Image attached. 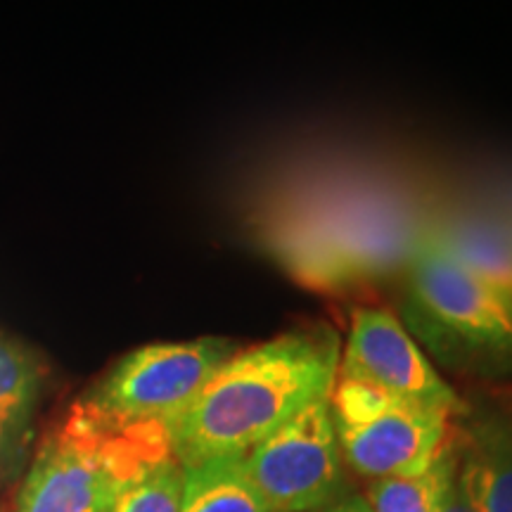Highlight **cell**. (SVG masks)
I'll list each match as a JSON object with an SVG mask.
<instances>
[{
    "instance_id": "5",
    "label": "cell",
    "mask_w": 512,
    "mask_h": 512,
    "mask_svg": "<svg viewBox=\"0 0 512 512\" xmlns=\"http://www.w3.org/2000/svg\"><path fill=\"white\" fill-rule=\"evenodd\" d=\"M238 349L240 344L228 337L145 344L121 356L76 403L112 425L169 430Z\"/></svg>"
},
{
    "instance_id": "13",
    "label": "cell",
    "mask_w": 512,
    "mask_h": 512,
    "mask_svg": "<svg viewBox=\"0 0 512 512\" xmlns=\"http://www.w3.org/2000/svg\"><path fill=\"white\" fill-rule=\"evenodd\" d=\"M181 498L183 467L166 458L128 484L110 512H181Z\"/></svg>"
},
{
    "instance_id": "15",
    "label": "cell",
    "mask_w": 512,
    "mask_h": 512,
    "mask_svg": "<svg viewBox=\"0 0 512 512\" xmlns=\"http://www.w3.org/2000/svg\"><path fill=\"white\" fill-rule=\"evenodd\" d=\"M316 512H373L370 510V503L366 501V496H358V494H347L344 498H339L337 503L325 505Z\"/></svg>"
},
{
    "instance_id": "10",
    "label": "cell",
    "mask_w": 512,
    "mask_h": 512,
    "mask_svg": "<svg viewBox=\"0 0 512 512\" xmlns=\"http://www.w3.org/2000/svg\"><path fill=\"white\" fill-rule=\"evenodd\" d=\"M181 512H273L247 472L245 456L183 467Z\"/></svg>"
},
{
    "instance_id": "3",
    "label": "cell",
    "mask_w": 512,
    "mask_h": 512,
    "mask_svg": "<svg viewBox=\"0 0 512 512\" xmlns=\"http://www.w3.org/2000/svg\"><path fill=\"white\" fill-rule=\"evenodd\" d=\"M166 458H174L166 427L112 425L74 403L29 460L15 512H110L128 484Z\"/></svg>"
},
{
    "instance_id": "11",
    "label": "cell",
    "mask_w": 512,
    "mask_h": 512,
    "mask_svg": "<svg viewBox=\"0 0 512 512\" xmlns=\"http://www.w3.org/2000/svg\"><path fill=\"white\" fill-rule=\"evenodd\" d=\"M465 266L484 275L512 297V233L496 223L467 219L432 233Z\"/></svg>"
},
{
    "instance_id": "14",
    "label": "cell",
    "mask_w": 512,
    "mask_h": 512,
    "mask_svg": "<svg viewBox=\"0 0 512 512\" xmlns=\"http://www.w3.org/2000/svg\"><path fill=\"white\" fill-rule=\"evenodd\" d=\"M439 512H475V508H472V503H470V498H467V494H465L463 484H460L458 465H456V470L451 472V477H448V482L444 486Z\"/></svg>"
},
{
    "instance_id": "2",
    "label": "cell",
    "mask_w": 512,
    "mask_h": 512,
    "mask_svg": "<svg viewBox=\"0 0 512 512\" xmlns=\"http://www.w3.org/2000/svg\"><path fill=\"white\" fill-rule=\"evenodd\" d=\"M399 320L427 358L451 373L512 375V297L434 235L406 261Z\"/></svg>"
},
{
    "instance_id": "9",
    "label": "cell",
    "mask_w": 512,
    "mask_h": 512,
    "mask_svg": "<svg viewBox=\"0 0 512 512\" xmlns=\"http://www.w3.org/2000/svg\"><path fill=\"white\" fill-rule=\"evenodd\" d=\"M48 377L41 351L0 328V484L27 470Z\"/></svg>"
},
{
    "instance_id": "8",
    "label": "cell",
    "mask_w": 512,
    "mask_h": 512,
    "mask_svg": "<svg viewBox=\"0 0 512 512\" xmlns=\"http://www.w3.org/2000/svg\"><path fill=\"white\" fill-rule=\"evenodd\" d=\"M458 477L475 512H512V411L465 403L453 425Z\"/></svg>"
},
{
    "instance_id": "1",
    "label": "cell",
    "mask_w": 512,
    "mask_h": 512,
    "mask_svg": "<svg viewBox=\"0 0 512 512\" xmlns=\"http://www.w3.org/2000/svg\"><path fill=\"white\" fill-rule=\"evenodd\" d=\"M339 358V337L328 325L238 349L169 425L178 465L247 456L309 403L328 399Z\"/></svg>"
},
{
    "instance_id": "12",
    "label": "cell",
    "mask_w": 512,
    "mask_h": 512,
    "mask_svg": "<svg viewBox=\"0 0 512 512\" xmlns=\"http://www.w3.org/2000/svg\"><path fill=\"white\" fill-rule=\"evenodd\" d=\"M458 465L453 432L441 448L437 460L425 472L413 477L375 479L368 489L370 510L373 512H439L441 494Z\"/></svg>"
},
{
    "instance_id": "4",
    "label": "cell",
    "mask_w": 512,
    "mask_h": 512,
    "mask_svg": "<svg viewBox=\"0 0 512 512\" xmlns=\"http://www.w3.org/2000/svg\"><path fill=\"white\" fill-rule=\"evenodd\" d=\"M328 406L342 458L358 475L375 479L425 472L453 432V415L354 377L337 375Z\"/></svg>"
},
{
    "instance_id": "7",
    "label": "cell",
    "mask_w": 512,
    "mask_h": 512,
    "mask_svg": "<svg viewBox=\"0 0 512 512\" xmlns=\"http://www.w3.org/2000/svg\"><path fill=\"white\" fill-rule=\"evenodd\" d=\"M337 375L375 384L403 401L446 411L453 418L465 408L399 316L380 306H358L351 313Z\"/></svg>"
},
{
    "instance_id": "6",
    "label": "cell",
    "mask_w": 512,
    "mask_h": 512,
    "mask_svg": "<svg viewBox=\"0 0 512 512\" xmlns=\"http://www.w3.org/2000/svg\"><path fill=\"white\" fill-rule=\"evenodd\" d=\"M247 472L273 512H316L349 494L328 399H318L256 444Z\"/></svg>"
}]
</instances>
